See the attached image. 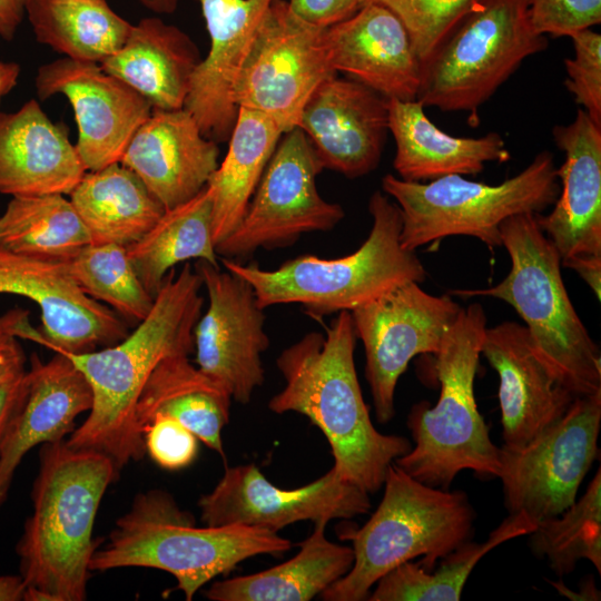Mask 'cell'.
I'll return each mask as SVG.
<instances>
[{"label":"cell","instance_id":"cell-1","mask_svg":"<svg viewBox=\"0 0 601 601\" xmlns=\"http://www.w3.org/2000/svg\"><path fill=\"white\" fill-rule=\"evenodd\" d=\"M200 276L189 263L165 276L148 315L118 343L100 351L66 354L87 378L92 405L66 443L109 456L120 472L146 454L136 404L157 365L194 352V328L203 313ZM62 353V352H61Z\"/></svg>","mask_w":601,"mask_h":601},{"label":"cell","instance_id":"cell-2","mask_svg":"<svg viewBox=\"0 0 601 601\" xmlns=\"http://www.w3.org/2000/svg\"><path fill=\"white\" fill-rule=\"evenodd\" d=\"M356 339L351 312L343 311L325 334L307 333L286 347L276 359L285 386L268 408L306 416L327 440L335 471L370 494L383 486L388 466L412 445L373 425L355 368Z\"/></svg>","mask_w":601,"mask_h":601},{"label":"cell","instance_id":"cell-3","mask_svg":"<svg viewBox=\"0 0 601 601\" xmlns=\"http://www.w3.org/2000/svg\"><path fill=\"white\" fill-rule=\"evenodd\" d=\"M118 477L112 460L100 452L71 447L65 440L42 444L32 512L16 545L23 600H86L99 545L92 538L97 511Z\"/></svg>","mask_w":601,"mask_h":601},{"label":"cell","instance_id":"cell-4","mask_svg":"<svg viewBox=\"0 0 601 601\" xmlns=\"http://www.w3.org/2000/svg\"><path fill=\"white\" fill-rule=\"evenodd\" d=\"M292 542L278 533L253 526H197L164 490L139 493L117 519L102 546H97L90 570L148 568L170 573L187 601L205 584L263 554L279 555Z\"/></svg>","mask_w":601,"mask_h":601},{"label":"cell","instance_id":"cell-5","mask_svg":"<svg viewBox=\"0 0 601 601\" xmlns=\"http://www.w3.org/2000/svg\"><path fill=\"white\" fill-rule=\"evenodd\" d=\"M368 211L371 231L349 255H299L272 270L224 257H219L220 263L250 284L260 308L299 304L315 318L352 312L408 282L423 283L427 272L422 262L414 250L401 245L398 206L377 190L370 198Z\"/></svg>","mask_w":601,"mask_h":601},{"label":"cell","instance_id":"cell-6","mask_svg":"<svg viewBox=\"0 0 601 601\" xmlns=\"http://www.w3.org/2000/svg\"><path fill=\"white\" fill-rule=\"evenodd\" d=\"M511 270L499 284L456 289L461 297L487 296L510 304L525 323L538 357L577 397L601 393V355L575 312L561 275V257L536 214L505 219L500 227Z\"/></svg>","mask_w":601,"mask_h":601},{"label":"cell","instance_id":"cell-7","mask_svg":"<svg viewBox=\"0 0 601 601\" xmlns=\"http://www.w3.org/2000/svg\"><path fill=\"white\" fill-rule=\"evenodd\" d=\"M486 329L481 304L461 309L433 354L440 382L434 406L421 402L407 416L414 446L394 464L417 481L447 490L463 470L497 476L500 447L481 416L474 396V378Z\"/></svg>","mask_w":601,"mask_h":601},{"label":"cell","instance_id":"cell-8","mask_svg":"<svg viewBox=\"0 0 601 601\" xmlns=\"http://www.w3.org/2000/svg\"><path fill=\"white\" fill-rule=\"evenodd\" d=\"M383 497L371 518L339 538L352 542L351 570L319 595L325 601L367 600L375 583L397 565L422 556L432 571L473 535L475 512L463 491L430 486L392 463Z\"/></svg>","mask_w":601,"mask_h":601},{"label":"cell","instance_id":"cell-9","mask_svg":"<svg viewBox=\"0 0 601 601\" xmlns=\"http://www.w3.org/2000/svg\"><path fill=\"white\" fill-rule=\"evenodd\" d=\"M382 189L398 206L401 245L408 250L450 236H471L490 250L502 247L501 224L515 215L540 214L556 200L560 184L554 157L539 152L518 175L496 185L444 176L428 183L387 174Z\"/></svg>","mask_w":601,"mask_h":601},{"label":"cell","instance_id":"cell-10","mask_svg":"<svg viewBox=\"0 0 601 601\" xmlns=\"http://www.w3.org/2000/svg\"><path fill=\"white\" fill-rule=\"evenodd\" d=\"M535 32L529 0H473L470 9L422 63L416 100L442 111L477 110L530 56L545 50Z\"/></svg>","mask_w":601,"mask_h":601},{"label":"cell","instance_id":"cell-11","mask_svg":"<svg viewBox=\"0 0 601 601\" xmlns=\"http://www.w3.org/2000/svg\"><path fill=\"white\" fill-rule=\"evenodd\" d=\"M323 170L304 132L283 135L237 227L215 246L218 257L243 262L256 250L285 248L303 234L332 230L345 216L316 187Z\"/></svg>","mask_w":601,"mask_h":601},{"label":"cell","instance_id":"cell-12","mask_svg":"<svg viewBox=\"0 0 601 601\" xmlns=\"http://www.w3.org/2000/svg\"><path fill=\"white\" fill-rule=\"evenodd\" d=\"M601 393L578 396L555 423L521 446L500 447L497 477L509 513L536 523L561 514L598 456Z\"/></svg>","mask_w":601,"mask_h":601},{"label":"cell","instance_id":"cell-13","mask_svg":"<svg viewBox=\"0 0 601 601\" xmlns=\"http://www.w3.org/2000/svg\"><path fill=\"white\" fill-rule=\"evenodd\" d=\"M324 32L299 19L286 0H273L235 80L236 107L264 115L284 134L297 127L312 93L337 75Z\"/></svg>","mask_w":601,"mask_h":601},{"label":"cell","instance_id":"cell-14","mask_svg":"<svg viewBox=\"0 0 601 601\" xmlns=\"http://www.w3.org/2000/svg\"><path fill=\"white\" fill-rule=\"evenodd\" d=\"M461 309L451 295L435 296L408 282L351 312L380 423L394 417L395 388L411 359L435 354Z\"/></svg>","mask_w":601,"mask_h":601},{"label":"cell","instance_id":"cell-15","mask_svg":"<svg viewBox=\"0 0 601 601\" xmlns=\"http://www.w3.org/2000/svg\"><path fill=\"white\" fill-rule=\"evenodd\" d=\"M205 525H243L275 533L299 521L314 524L352 519L371 509L368 493L344 480L332 466L315 481L280 489L255 464L226 467L214 489L198 501Z\"/></svg>","mask_w":601,"mask_h":601},{"label":"cell","instance_id":"cell-16","mask_svg":"<svg viewBox=\"0 0 601 601\" xmlns=\"http://www.w3.org/2000/svg\"><path fill=\"white\" fill-rule=\"evenodd\" d=\"M207 292L208 307L194 328L197 367L240 404L263 385L262 354L269 346L264 309L240 276L206 260L194 266Z\"/></svg>","mask_w":601,"mask_h":601},{"label":"cell","instance_id":"cell-17","mask_svg":"<svg viewBox=\"0 0 601 601\" xmlns=\"http://www.w3.org/2000/svg\"><path fill=\"white\" fill-rule=\"evenodd\" d=\"M0 294L35 302L41 311L43 346L80 354L110 346L127 334L116 312L88 296L69 260L38 257L0 247Z\"/></svg>","mask_w":601,"mask_h":601},{"label":"cell","instance_id":"cell-18","mask_svg":"<svg viewBox=\"0 0 601 601\" xmlns=\"http://www.w3.org/2000/svg\"><path fill=\"white\" fill-rule=\"evenodd\" d=\"M40 99L61 93L78 126L75 145L87 171L120 162L137 131L152 111L136 90L106 72L99 63L62 58L38 69Z\"/></svg>","mask_w":601,"mask_h":601},{"label":"cell","instance_id":"cell-19","mask_svg":"<svg viewBox=\"0 0 601 601\" xmlns=\"http://www.w3.org/2000/svg\"><path fill=\"white\" fill-rule=\"evenodd\" d=\"M297 127L323 169L357 178L373 171L388 131L387 99L336 75L324 80L305 104Z\"/></svg>","mask_w":601,"mask_h":601},{"label":"cell","instance_id":"cell-20","mask_svg":"<svg viewBox=\"0 0 601 601\" xmlns=\"http://www.w3.org/2000/svg\"><path fill=\"white\" fill-rule=\"evenodd\" d=\"M552 136L565 154L556 168L560 193L552 210L536 219L566 267L601 258V126L580 108L572 122L554 126Z\"/></svg>","mask_w":601,"mask_h":601},{"label":"cell","instance_id":"cell-21","mask_svg":"<svg viewBox=\"0 0 601 601\" xmlns=\"http://www.w3.org/2000/svg\"><path fill=\"white\" fill-rule=\"evenodd\" d=\"M481 354L499 375L504 445L528 443L560 420L577 397L538 357L524 325L486 327Z\"/></svg>","mask_w":601,"mask_h":601},{"label":"cell","instance_id":"cell-22","mask_svg":"<svg viewBox=\"0 0 601 601\" xmlns=\"http://www.w3.org/2000/svg\"><path fill=\"white\" fill-rule=\"evenodd\" d=\"M324 38L336 73L348 75L386 99L416 100L422 61L404 23L388 8L366 2L326 28Z\"/></svg>","mask_w":601,"mask_h":601},{"label":"cell","instance_id":"cell-23","mask_svg":"<svg viewBox=\"0 0 601 601\" xmlns=\"http://www.w3.org/2000/svg\"><path fill=\"white\" fill-rule=\"evenodd\" d=\"M209 35V50L190 82L184 108L214 141L229 138L237 110L233 88L273 0H197Z\"/></svg>","mask_w":601,"mask_h":601},{"label":"cell","instance_id":"cell-24","mask_svg":"<svg viewBox=\"0 0 601 601\" xmlns=\"http://www.w3.org/2000/svg\"><path fill=\"white\" fill-rule=\"evenodd\" d=\"M217 142L185 108L152 109L120 164L135 173L165 209L196 196L218 167Z\"/></svg>","mask_w":601,"mask_h":601},{"label":"cell","instance_id":"cell-25","mask_svg":"<svg viewBox=\"0 0 601 601\" xmlns=\"http://www.w3.org/2000/svg\"><path fill=\"white\" fill-rule=\"evenodd\" d=\"M91 405L90 385L66 354L56 352L48 362L32 355L23 395L0 443V508L24 455L36 445L62 441Z\"/></svg>","mask_w":601,"mask_h":601},{"label":"cell","instance_id":"cell-26","mask_svg":"<svg viewBox=\"0 0 601 601\" xmlns=\"http://www.w3.org/2000/svg\"><path fill=\"white\" fill-rule=\"evenodd\" d=\"M86 171L66 129L35 99L0 112V194H70Z\"/></svg>","mask_w":601,"mask_h":601},{"label":"cell","instance_id":"cell-27","mask_svg":"<svg viewBox=\"0 0 601 601\" xmlns=\"http://www.w3.org/2000/svg\"><path fill=\"white\" fill-rule=\"evenodd\" d=\"M418 100L387 99L388 131L394 137L393 161L398 178L424 183L450 175H476L489 161L505 162L511 154L497 132L456 137L442 131Z\"/></svg>","mask_w":601,"mask_h":601},{"label":"cell","instance_id":"cell-28","mask_svg":"<svg viewBox=\"0 0 601 601\" xmlns=\"http://www.w3.org/2000/svg\"><path fill=\"white\" fill-rule=\"evenodd\" d=\"M200 60L186 32L149 17L132 24L124 45L99 65L141 95L152 109L175 110L184 108Z\"/></svg>","mask_w":601,"mask_h":601},{"label":"cell","instance_id":"cell-29","mask_svg":"<svg viewBox=\"0 0 601 601\" xmlns=\"http://www.w3.org/2000/svg\"><path fill=\"white\" fill-rule=\"evenodd\" d=\"M231 401L221 385L190 363L188 355H174L162 359L145 384L136 404V422L142 434L156 415L173 417L225 457L221 434L229 422Z\"/></svg>","mask_w":601,"mask_h":601},{"label":"cell","instance_id":"cell-30","mask_svg":"<svg viewBox=\"0 0 601 601\" xmlns=\"http://www.w3.org/2000/svg\"><path fill=\"white\" fill-rule=\"evenodd\" d=\"M326 525L314 524L289 560L253 574L214 581L205 597L211 601H309L321 595L354 562L351 546L326 538Z\"/></svg>","mask_w":601,"mask_h":601},{"label":"cell","instance_id":"cell-31","mask_svg":"<svg viewBox=\"0 0 601 601\" xmlns=\"http://www.w3.org/2000/svg\"><path fill=\"white\" fill-rule=\"evenodd\" d=\"M69 195L93 244L127 247L165 211L140 178L120 162L86 171Z\"/></svg>","mask_w":601,"mask_h":601},{"label":"cell","instance_id":"cell-32","mask_svg":"<svg viewBox=\"0 0 601 601\" xmlns=\"http://www.w3.org/2000/svg\"><path fill=\"white\" fill-rule=\"evenodd\" d=\"M284 132L267 117L239 107L228 150L209 178L215 246L240 223Z\"/></svg>","mask_w":601,"mask_h":601},{"label":"cell","instance_id":"cell-33","mask_svg":"<svg viewBox=\"0 0 601 601\" xmlns=\"http://www.w3.org/2000/svg\"><path fill=\"white\" fill-rule=\"evenodd\" d=\"M211 210V195L206 185L189 200L165 209L139 240L127 246L140 282L154 298L167 273L178 263L197 258L219 266Z\"/></svg>","mask_w":601,"mask_h":601},{"label":"cell","instance_id":"cell-34","mask_svg":"<svg viewBox=\"0 0 601 601\" xmlns=\"http://www.w3.org/2000/svg\"><path fill=\"white\" fill-rule=\"evenodd\" d=\"M26 16L38 42L95 63L114 55L132 26L107 0H27Z\"/></svg>","mask_w":601,"mask_h":601},{"label":"cell","instance_id":"cell-35","mask_svg":"<svg viewBox=\"0 0 601 601\" xmlns=\"http://www.w3.org/2000/svg\"><path fill=\"white\" fill-rule=\"evenodd\" d=\"M536 522L523 512L510 513L483 542L465 541L442 558L436 570L407 561L384 574L370 593V601H459L477 562L495 546L530 534Z\"/></svg>","mask_w":601,"mask_h":601},{"label":"cell","instance_id":"cell-36","mask_svg":"<svg viewBox=\"0 0 601 601\" xmlns=\"http://www.w3.org/2000/svg\"><path fill=\"white\" fill-rule=\"evenodd\" d=\"M91 237L70 200L61 194L11 197L0 215V247L70 260Z\"/></svg>","mask_w":601,"mask_h":601},{"label":"cell","instance_id":"cell-37","mask_svg":"<svg viewBox=\"0 0 601 601\" xmlns=\"http://www.w3.org/2000/svg\"><path fill=\"white\" fill-rule=\"evenodd\" d=\"M533 553L545 558L558 577L589 560L601 572V471L584 494L556 516L538 522L529 534Z\"/></svg>","mask_w":601,"mask_h":601},{"label":"cell","instance_id":"cell-38","mask_svg":"<svg viewBox=\"0 0 601 601\" xmlns=\"http://www.w3.org/2000/svg\"><path fill=\"white\" fill-rule=\"evenodd\" d=\"M69 265L88 296L110 306L125 319L139 323L150 312L154 297L140 282L127 247L90 243L69 260Z\"/></svg>","mask_w":601,"mask_h":601},{"label":"cell","instance_id":"cell-39","mask_svg":"<svg viewBox=\"0 0 601 601\" xmlns=\"http://www.w3.org/2000/svg\"><path fill=\"white\" fill-rule=\"evenodd\" d=\"M363 2L380 3L401 19L423 63L466 13L473 0H363Z\"/></svg>","mask_w":601,"mask_h":601},{"label":"cell","instance_id":"cell-40","mask_svg":"<svg viewBox=\"0 0 601 601\" xmlns=\"http://www.w3.org/2000/svg\"><path fill=\"white\" fill-rule=\"evenodd\" d=\"M570 38L574 57L564 60V85L575 102L601 126V35L589 28Z\"/></svg>","mask_w":601,"mask_h":601},{"label":"cell","instance_id":"cell-41","mask_svg":"<svg viewBox=\"0 0 601 601\" xmlns=\"http://www.w3.org/2000/svg\"><path fill=\"white\" fill-rule=\"evenodd\" d=\"M146 454L160 467L178 471L190 465L198 453L197 436L177 420L156 415L144 428Z\"/></svg>","mask_w":601,"mask_h":601},{"label":"cell","instance_id":"cell-42","mask_svg":"<svg viewBox=\"0 0 601 601\" xmlns=\"http://www.w3.org/2000/svg\"><path fill=\"white\" fill-rule=\"evenodd\" d=\"M529 16L539 35L571 37L601 22V0H529Z\"/></svg>","mask_w":601,"mask_h":601},{"label":"cell","instance_id":"cell-43","mask_svg":"<svg viewBox=\"0 0 601 601\" xmlns=\"http://www.w3.org/2000/svg\"><path fill=\"white\" fill-rule=\"evenodd\" d=\"M18 337L43 344V336L29 321V312L12 308L0 315V381L23 373L26 355Z\"/></svg>","mask_w":601,"mask_h":601},{"label":"cell","instance_id":"cell-44","mask_svg":"<svg viewBox=\"0 0 601 601\" xmlns=\"http://www.w3.org/2000/svg\"><path fill=\"white\" fill-rule=\"evenodd\" d=\"M287 3L303 21L326 29L353 16L364 2L363 0H288Z\"/></svg>","mask_w":601,"mask_h":601},{"label":"cell","instance_id":"cell-45","mask_svg":"<svg viewBox=\"0 0 601 601\" xmlns=\"http://www.w3.org/2000/svg\"><path fill=\"white\" fill-rule=\"evenodd\" d=\"M27 385V371L0 381V443L21 401Z\"/></svg>","mask_w":601,"mask_h":601},{"label":"cell","instance_id":"cell-46","mask_svg":"<svg viewBox=\"0 0 601 601\" xmlns=\"http://www.w3.org/2000/svg\"><path fill=\"white\" fill-rule=\"evenodd\" d=\"M27 0H0V38L10 41L26 16Z\"/></svg>","mask_w":601,"mask_h":601},{"label":"cell","instance_id":"cell-47","mask_svg":"<svg viewBox=\"0 0 601 601\" xmlns=\"http://www.w3.org/2000/svg\"><path fill=\"white\" fill-rule=\"evenodd\" d=\"M26 584L20 574L0 575V601L23 600Z\"/></svg>","mask_w":601,"mask_h":601},{"label":"cell","instance_id":"cell-48","mask_svg":"<svg viewBox=\"0 0 601 601\" xmlns=\"http://www.w3.org/2000/svg\"><path fill=\"white\" fill-rule=\"evenodd\" d=\"M560 594L571 599V600H589V601H595L600 600V592L597 590L594 580L590 575L589 579L587 578L585 581L581 583V591L577 594L574 592H571L566 589V587L562 583L561 580L558 582H550Z\"/></svg>","mask_w":601,"mask_h":601},{"label":"cell","instance_id":"cell-49","mask_svg":"<svg viewBox=\"0 0 601 601\" xmlns=\"http://www.w3.org/2000/svg\"><path fill=\"white\" fill-rule=\"evenodd\" d=\"M20 66L16 62L0 61V102L17 85Z\"/></svg>","mask_w":601,"mask_h":601},{"label":"cell","instance_id":"cell-50","mask_svg":"<svg viewBox=\"0 0 601 601\" xmlns=\"http://www.w3.org/2000/svg\"><path fill=\"white\" fill-rule=\"evenodd\" d=\"M180 0H139L147 9L156 13H173Z\"/></svg>","mask_w":601,"mask_h":601}]
</instances>
